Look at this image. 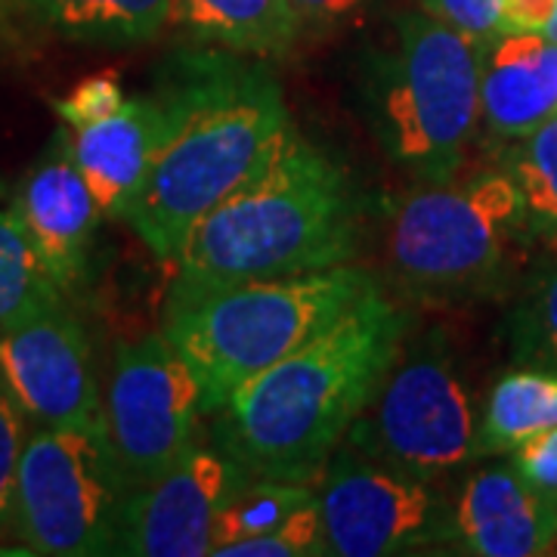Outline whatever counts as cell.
<instances>
[{"instance_id": "obj_10", "label": "cell", "mask_w": 557, "mask_h": 557, "mask_svg": "<svg viewBox=\"0 0 557 557\" xmlns=\"http://www.w3.org/2000/svg\"><path fill=\"white\" fill-rule=\"evenodd\" d=\"M329 555L387 557L449 536V508L431 480L384 468L344 446L322 471L319 490Z\"/></svg>"}, {"instance_id": "obj_30", "label": "cell", "mask_w": 557, "mask_h": 557, "mask_svg": "<svg viewBox=\"0 0 557 557\" xmlns=\"http://www.w3.org/2000/svg\"><path fill=\"white\" fill-rule=\"evenodd\" d=\"M300 25H329L350 16L362 0H288Z\"/></svg>"}, {"instance_id": "obj_29", "label": "cell", "mask_w": 557, "mask_h": 557, "mask_svg": "<svg viewBox=\"0 0 557 557\" xmlns=\"http://www.w3.org/2000/svg\"><path fill=\"white\" fill-rule=\"evenodd\" d=\"M557 13V0H502L498 35H545Z\"/></svg>"}, {"instance_id": "obj_4", "label": "cell", "mask_w": 557, "mask_h": 557, "mask_svg": "<svg viewBox=\"0 0 557 557\" xmlns=\"http://www.w3.org/2000/svg\"><path fill=\"white\" fill-rule=\"evenodd\" d=\"M375 285L366 270L341 263L199 292L171 288L161 335L199 375L205 409L218 412L239 384L317 338Z\"/></svg>"}, {"instance_id": "obj_28", "label": "cell", "mask_w": 557, "mask_h": 557, "mask_svg": "<svg viewBox=\"0 0 557 557\" xmlns=\"http://www.w3.org/2000/svg\"><path fill=\"white\" fill-rule=\"evenodd\" d=\"M508 456V465L520 480H527L536 493L557 502V424L536 437L523 440Z\"/></svg>"}, {"instance_id": "obj_9", "label": "cell", "mask_w": 557, "mask_h": 557, "mask_svg": "<svg viewBox=\"0 0 557 557\" xmlns=\"http://www.w3.org/2000/svg\"><path fill=\"white\" fill-rule=\"evenodd\" d=\"M102 409L131 490L161 478L208 412L199 375L161 332L119 344Z\"/></svg>"}, {"instance_id": "obj_12", "label": "cell", "mask_w": 557, "mask_h": 557, "mask_svg": "<svg viewBox=\"0 0 557 557\" xmlns=\"http://www.w3.org/2000/svg\"><path fill=\"white\" fill-rule=\"evenodd\" d=\"M0 375L40 428L106 421L90 338L62 300L0 332Z\"/></svg>"}, {"instance_id": "obj_3", "label": "cell", "mask_w": 557, "mask_h": 557, "mask_svg": "<svg viewBox=\"0 0 557 557\" xmlns=\"http://www.w3.org/2000/svg\"><path fill=\"white\" fill-rule=\"evenodd\" d=\"M357 242L347 171L288 124L267 159L193 226L174 292L332 270L350 263Z\"/></svg>"}, {"instance_id": "obj_21", "label": "cell", "mask_w": 557, "mask_h": 557, "mask_svg": "<svg viewBox=\"0 0 557 557\" xmlns=\"http://www.w3.org/2000/svg\"><path fill=\"white\" fill-rule=\"evenodd\" d=\"M62 300L57 282L47 276L38 251L22 230L13 201L0 196V332Z\"/></svg>"}, {"instance_id": "obj_31", "label": "cell", "mask_w": 557, "mask_h": 557, "mask_svg": "<svg viewBox=\"0 0 557 557\" xmlns=\"http://www.w3.org/2000/svg\"><path fill=\"white\" fill-rule=\"evenodd\" d=\"M545 38L555 40V44H557V13H555V20H552V25L545 28Z\"/></svg>"}, {"instance_id": "obj_7", "label": "cell", "mask_w": 557, "mask_h": 557, "mask_svg": "<svg viewBox=\"0 0 557 557\" xmlns=\"http://www.w3.org/2000/svg\"><path fill=\"white\" fill-rule=\"evenodd\" d=\"M131 480L109 428H40L20 461L13 533L35 555H115Z\"/></svg>"}, {"instance_id": "obj_18", "label": "cell", "mask_w": 557, "mask_h": 557, "mask_svg": "<svg viewBox=\"0 0 557 557\" xmlns=\"http://www.w3.org/2000/svg\"><path fill=\"white\" fill-rule=\"evenodd\" d=\"M557 424V372L523 366L493 384L486 409L478 421L474 453H511L523 440L536 437Z\"/></svg>"}, {"instance_id": "obj_8", "label": "cell", "mask_w": 557, "mask_h": 557, "mask_svg": "<svg viewBox=\"0 0 557 557\" xmlns=\"http://www.w3.org/2000/svg\"><path fill=\"white\" fill-rule=\"evenodd\" d=\"M474 397L440 332L399 344L372 399L347 431V446L384 468L434 480L478 458Z\"/></svg>"}, {"instance_id": "obj_2", "label": "cell", "mask_w": 557, "mask_h": 557, "mask_svg": "<svg viewBox=\"0 0 557 557\" xmlns=\"http://www.w3.org/2000/svg\"><path fill=\"white\" fill-rule=\"evenodd\" d=\"M168 112L156 161L124 220L159 260L248 177L292 124L276 75L239 53H196L171 65L159 90Z\"/></svg>"}, {"instance_id": "obj_20", "label": "cell", "mask_w": 557, "mask_h": 557, "mask_svg": "<svg viewBox=\"0 0 557 557\" xmlns=\"http://www.w3.org/2000/svg\"><path fill=\"white\" fill-rule=\"evenodd\" d=\"M502 171L518 186L530 236L557 248V115L515 137Z\"/></svg>"}, {"instance_id": "obj_19", "label": "cell", "mask_w": 557, "mask_h": 557, "mask_svg": "<svg viewBox=\"0 0 557 557\" xmlns=\"http://www.w3.org/2000/svg\"><path fill=\"white\" fill-rule=\"evenodd\" d=\"M62 35L81 40H149L174 16V0H28Z\"/></svg>"}, {"instance_id": "obj_13", "label": "cell", "mask_w": 557, "mask_h": 557, "mask_svg": "<svg viewBox=\"0 0 557 557\" xmlns=\"http://www.w3.org/2000/svg\"><path fill=\"white\" fill-rule=\"evenodd\" d=\"M13 208L47 276L62 295L75 288L87 270L102 211L72 159V134L65 124L44 159L28 171Z\"/></svg>"}, {"instance_id": "obj_26", "label": "cell", "mask_w": 557, "mask_h": 557, "mask_svg": "<svg viewBox=\"0 0 557 557\" xmlns=\"http://www.w3.org/2000/svg\"><path fill=\"white\" fill-rule=\"evenodd\" d=\"M121 106H124V90H121V81L115 72L90 75V78L81 81L78 87H72L62 100L53 102L57 115L69 131H78V127H87L94 121L109 119Z\"/></svg>"}, {"instance_id": "obj_24", "label": "cell", "mask_w": 557, "mask_h": 557, "mask_svg": "<svg viewBox=\"0 0 557 557\" xmlns=\"http://www.w3.org/2000/svg\"><path fill=\"white\" fill-rule=\"evenodd\" d=\"M329 555L325 545V527H322V508L319 496L300 505L295 515L276 523L273 530L255 539H245L236 545L220 548L218 557H317Z\"/></svg>"}, {"instance_id": "obj_22", "label": "cell", "mask_w": 557, "mask_h": 557, "mask_svg": "<svg viewBox=\"0 0 557 557\" xmlns=\"http://www.w3.org/2000/svg\"><path fill=\"white\" fill-rule=\"evenodd\" d=\"M319 496L317 483H300V480H273L251 478L236 496L223 505V511L214 520L211 530V555L220 548L236 545L245 539H255L276 523L295 515L300 505L313 502Z\"/></svg>"}, {"instance_id": "obj_25", "label": "cell", "mask_w": 557, "mask_h": 557, "mask_svg": "<svg viewBox=\"0 0 557 557\" xmlns=\"http://www.w3.org/2000/svg\"><path fill=\"white\" fill-rule=\"evenodd\" d=\"M25 409L0 375V530H13V498L25 453Z\"/></svg>"}, {"instance_id": "obj_17", "label": "cell", "mask_w": 557, "mask_h": 557, "mask_svg": "<svg viewBox=\"0 0 557 557\" xmlns=\"http://www.w3.org/2000/svg\"><path fill=\"white\" fill-rule=\"evenodd\" d=\"M174 20L239 57H282L300 28L288 0H174Z\"/></svg>"}, {"instance_id": "obj_16", "label": "cell", "mask_w": 557, "mask_h": 557, "mask_svg": "<svg viewBox=\"0 0 557 557\" xmlns=\"http://www.w3.org/2000/svg\"><path fill=\"white\" fill-rule=\"evenodd\" d=\"M557 115V44L545 35H498L483 57V124L515 139Z\"/></svg>"}, {"instance_id": "obj_1", "label": "cell", "mask_w": 557, "mask_h": 557, "mask_svg": "<svg viewBox=\"0 0 557 557\" xmlns=\"http://www.w3.org/2000/svg\"><path fill=\"white\" fill-rule=\"evenodd\" d=\"M379 285L317 338L239 384L220 406V446L251 478L317 483L409 335Z\"/></svg>"}, {"instance_id": "obj_15", "label": "cell", "mask_w": 557, "mask_h": 557, "mask_svg": "<svg viewBox=\"0 0 557 557\" xmlns=\"http://www.w3.org/2000/svg\"><path fill=\"white\" fill-rule=\"evenodd\" d=\"M168 127L164 102L156 97L124 100L109 119L94 121L72 134V159L102 218L124 220L139 196Z\"/></svg>"}, {"instance_id": "obj_23", "label": "cell", "mask_w": 557, "mask_h": 557, "mask_svg": "<svg viewBox=\"0 0 557 557\" xmlns=\"http://www.w3.org/2000/svg\"><path fill=\"white\" fill-rule=\"evenodd\" d=\"M511 350L520 366L557 372V248L511 313Z\"/></svg>"}, {"instance_id": "obj_5", "label": "cell", "mask_w": 557, "mask_h": 557, "mask_svg": "<svg viewBox=\"0 0 557 557\" xmlns=\"http://www.w3.org/2000/svg\"><path fill=\"white\" fill-rule=\"evenodd\" d=\"M486 44L428 13L397 20V44L366 78L369 124L387 159L418 183L456 177L483 121Z\"/></svg>"}, {"instance_id": "obj_27", "label": "cell", "mask_w": 557, "mask_h": 557, "mask_svg": "<svg viewBox=\"0 0 557 557\" xmlns=\"http://www.w3.org/2000/svg\"><path fill=\"white\" fill-rule=\"evenodd\" d=\"M421 13L453 25L468 38L490 44L498 38V16L502 0H418Z\"/></svg>"}, {"instance_id": "obj_11", "label": "cell", "mask_w": 557, "mask_h": 557, "mask_svg": "<svg viewBox=\"0 0 557 557\" xmlns=\"http://www.w3.org/2000/svg\"><path fill=\"white\" fill-rule=\"evenodd\" d=\"M248 480V468L233 453L193 443L161 478L131 490L115 555H211L214 520Z\"/></svg>"}, {"instance_id": "obj_6", "label": "cell", "mask_w": 557, "mask_h": 557, "mask_svg": "<svg viewBox=\"0 0 557 557\" xmlns=\"http://www.w3.org/2000/svg\"><path fill=\"white\" fill-rule=\"evenodd\" d=\"M397 278L428 298H474L498 288L527 230L518 186L505 171L418 183L387 214Z\"/></svg>"}, {"instance_id": "obj_14", "label": "cell", "mask_w": 557, "mask_h": 557, "mask_svg": "<svg viewBox=\"0 0 557 557\" xmlns=\"http://www.w3.org/2000/svg\"><path fill=\"white\" fill-rule=\"evenodd\" d=\"M465 555L536 557L557 548V502L520 480L511 465L486 468L449 508V536Z\"/></svg>"}]
</instances>
